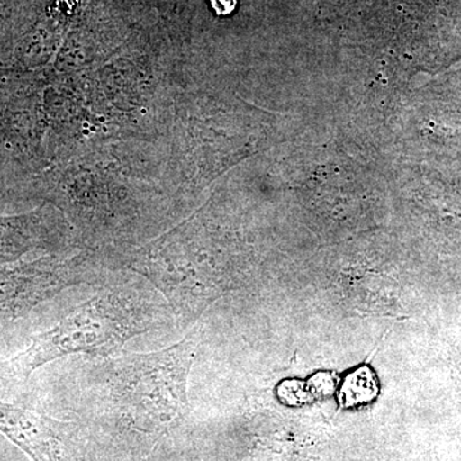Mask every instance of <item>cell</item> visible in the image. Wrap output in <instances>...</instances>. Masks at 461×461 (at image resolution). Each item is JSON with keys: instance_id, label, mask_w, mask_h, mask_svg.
Returning <instances> with one entry per match:
<instances>
[{"instance_id": "6da1fadb", "label": "cell", "mask_w": 461, "mask_h": 461, "mask_svg": "<svg viewBox=\"0 0 461 461\" xmlns=\"http://www.w3.org/2000/svg\"><path fill=\"white\" fill-rule=\"evenodd\" d=\"M194 348L187 339L156 353L124 355L112 364V396L136 426L154 432L177 420L186 406Z\"/></svg>"}, {"instance_id": "7a4b0ae2", "label": "cell", "mask_w": 461, "mask_h": 461, "mask_svg": "<svg viewBox=\"0 0 461 461\" xmlns=\"http://www.w3.org/2000/svg\"><path fill=\"white\" fill-rule=\"evenodd\" d=\"M141 332L122 299L112 294L99 296L53 329L35 336L25 351L8 362L9 371L27 379L45 364L68 355L107 357Z\"/></svg>"}, {"instance_id": "3957f363", "label": "cell", "mask_w": 461, "mask_h": 461, "mask_svg": "<svg viewBox=\"0 0 461 461\" xmlns=\"http://www.w3.org/2000/svg\"><path fill=\"white\" fill-rule=\"evenodd\" d=\"M69 284L68 273L56 264L0 269V324L17 320Z\"/></svg>"}, {"instance_id": "277c9868", "label": "cell", "mask_w": 461, "mask_h": 461, "mask_svg": "<svg viewBox=\"0 0 461 461\" xmlns=\"http://www.w3.org/2000/svg\"><path fill=\"white\" fill-rule=\"evenodd\" d=\"M0 432L23 448L32 461H63L62 444L53 421L39 412L0 400Z\"/></svg>"}, {"instance_id": "5b68a950", "label": "cell", "mask_w": 461, "mask_h": 461, "mask_svg": "<svg viewBox=\"0 0 461 461\" xmlns=\"http://www.w3.org/2000/svg\"><path fill=\"white\" fill-rule=\"evenodd\" d=\"M377 393V384L372 372L368 368H362L346 378L339 399L345 406L363 405L372 402Z\"/></svg>"}, {"instance_id": "8992f818", "label": "cell", "mask_w": 461, "mask_h": 461, "mask_svg": "<svg viewBox=\"0 0 461 461\" xmlns=\"http://www.w3.org/2000/svg\"><path fill=\"white\" fill-rule=\"evenodd\" d=\"M278 395L287 403L306 402L313 396L311 391L303 387L300 382H284L281 384L280 391H278Z\"/></svg>"}, {"instance_id": "52a82bcc", "label": "cell", "mask_w": 461, "mask_h": 461, "mask_svg": "<svg viewBox=\"0 0 461 461\" xmlns=\"http://www.w3.org/2000/svg\"><path fill=\"white\" fill-rule=\"evenodd\" d=\"M335 387V381L330 375H317L309 381L308 390L312 395H329Z\"/></svg>"}, {"instance_id": "ba28073f", "label": "cell", "mask_w": 461, "mask_h": 461, "mask_svg": "<svg viewBox=\"0 0 461 461\" xmlns=\"http://www.w3.org/2000/svg\"><path fill=\"white\" fill-rule=\"evenodd\" d=\"M218 16H229L235 11L238 0H209Z\"/></svg>"}]
</instances>
